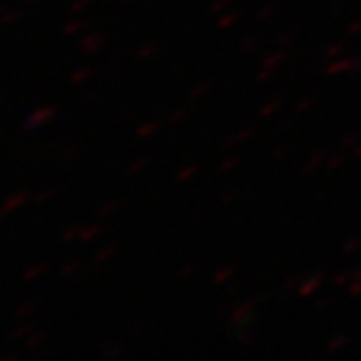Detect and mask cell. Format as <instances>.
<instances>
[{
  "instance_id": "11",
  "label": "cell",
  "mask_w": 361,
  "mask_h": 361,
  "mask_svg": "<svg viewBox=\"0 0 361 361\" xmlns=\"http://www.w3.org/2000/svg\"><path fill=\"white\" fill-rule=\"evenodd\" d=\"M24 3H37V0H24Z\"/></svg>"
},
{
  "instance_id": "7",
  "label": "cell",
  "mask_w": 361,
  "mask_h": 361,
  "mask_svg": "<svg viewBox=\"0 0 361 361\" xmlns=\"http://www.w3.org/2000/svg\"><path fill=\"white\" fill-rule=\"evenodd\" d=\"M20 18H22L20 11H5L3 16H0V22H3V24H13V22H18Z\"/></svg>"
},
{
  "instance_id": "4",
  "label": "cell",
  "mask_w": 361,
  "mask_h": 361,
  "mask_svg": "<svg viewBox=\"0 0 361 361\" xmlns=\"http://www.w3.org/2000/svg\"><path fill=\"white\" fill-rule=\"evenodd\" d=\"M33 333V326H16L13 331H11V340L13 342H18V340H22V338H29V335Z\"/></svg>"
},
{
  "instance_id": "1",
  "label": "cell",
  "mask_w": 361,
  "mask_h": 361,
  "mask_svg": "<svg viewBox=\"0 0 361 361\" xmlns=\"http://www.w3.org/2000/svg\"><path fill=\"white\" fill-rule=\"evenodd\" d=\"M55 114H57V109H55V107H39V109L31 111V114H29V118L24 120V128H27V131H33V128H39V126H42V124H46L48 120H53V118H55Z\"/></svg>"
},
{
  "instance_id": "5",
  "label": "cell",
  "mask_w": 361,
  "mask_h": 361,
  "mask_svg": "<svg viewBox=\"0 0 361 361\" xmlns=\"http://www.w3.org/2000/svg\"><path fill=\"white\" fill-rule=\"evenodd\" d=\"M44 270H46L44 266H33V268H29L27 272L22 274V281H33V279H37Z\"/></svg>"
},
{
  "instance_id": "9",
  "label": "cell",
  "mask_w": 361,
  "mask_h": 361,
  "mask_svg": "<svg viewBox=\"0 0 361 361\" xmlns=\"http://www.w3.org/2000/svg\"><path fill=\"white\" fill-rule=\"evenodd\" d=\"M76 29H79V24H68V27H66V33H74Z\"/></svg>"
},
{
  "instance_id": "10",
  "label": "cell",
  "mask_w": 361,
  "mask_h": 361,
  "mask_svg": "<svg viewBox=\"0 0 361 361\" xmlns=\"http://www.w3.org/2000/svg\"><path fill=\"white\" fill-rule=\"evenodd\" d=\"M18 357H20L18 353H9V355H5L3 359H7V361H13V359H18Z\"/></svg>"
},
{
  "instance_id": "6",
  "label": "cell",
  "mask_w": 361,
  "mask_h": 361,
  "mask_svg": "<svg viewBox=\"0 0 361 361\" xmlns=\"http://www.w3.org/2000/svg\"><path fill=\"white\" fill-rule=\"evenodd\" d=\"M33 309H35V302H24V305H18V309H16V316H18V318H22V316H29V314H33Z\"/></svg>"
},
{
  "instance_id": "12",
  "label": "cell",
  "mask_w": 361,
  "mask_h": 361,
  "mask_svg": "<svg viewBox=\"0 0 361 361\" xmlns=\"http://www.w3.org/2000/svg\"><path fill=\"white\" fill-rule=\"evenodd\" d=\"M0 13H3V7H0Z\"/></svg>"
},
{
  "instance_id": "2",
  "label": "cell",
  "mask_w": 361,
  "mask_h": 361,
  "mask_svg": "<svg viewBox=\"0 0 361 361\" xmlns=\"http://www.w3.org/2000/svg\"><path fill=\"white\" fill-rule=\"evenodd\" d=\"M29 200V194L27 192H16V194H11L3 204H0V218H5L7 214H11L13 209H18L20 204H24Z\"/></svg>"
},
{
  "instance_id": "8",
  "label": "cell",
  "mask_w": 361,
  "mask_h": 361,
  "mask_svg": "<svg viewBox=\"0 0 361 361\" xmlns=\"http://www.w3.org/2000/svg\"><path fill=\"white\" fill-rule=\"evenodd\" d=\"M53 194H55V190H44V192H37V194L33 196V200H35L37 204H42V202H46Z\"/></svg>"
},
{
  "instance_id": "3",
  "label": "cell",
  "mask_w": 361,
  "mask_h": 361,
  "mask_svg": "<svg viewBox=\"0 0 361 361\" xmlns=\"http://www.w3.org/2000/svg\"><path fill=\"white\" fill-rule=\"evenodd\" d=\"M27 344H29V348H31V350L39 348L42 344H46V333H42V331L31 333V335H29V340H27Z\"/></svg>"
}]
</instances>
